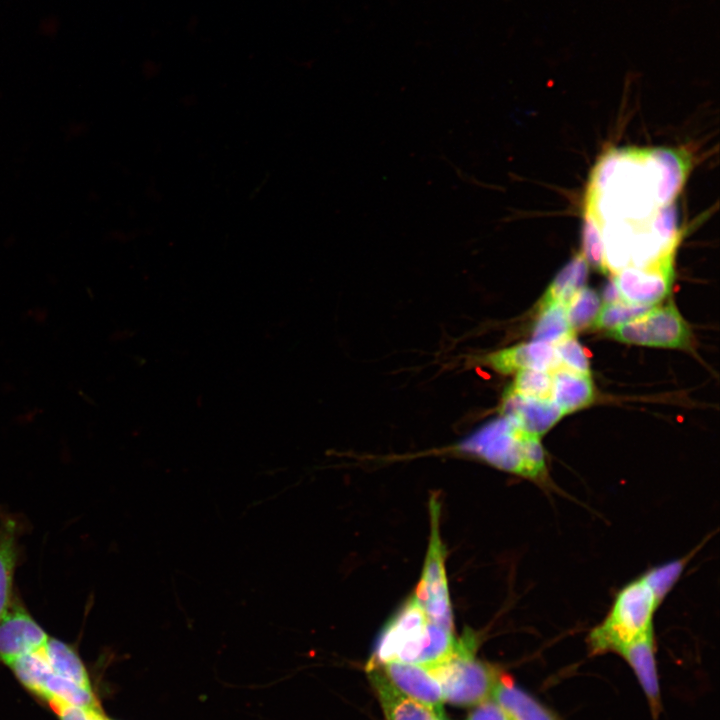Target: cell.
Listing matches in <instances>:
<instances>
[{"label": "cell", "mask_w": 720, "mask_h": 720, "mask_svg": "<svg viewBox=\"0 0 720 720\" xmlns=\"http://www.w3.org/2000/svg\"><path fill=\"white\" fill-rule=\"evenodd\" d=\"M455 643L454 632L432 622L411 595L379 633L367 667L393 661L429 667L446 658Z\"/></svg>", "instance_id": "cell-1"}, {"label": "cell", "mask_w": 720, "mask_h": 720, "mask_svg": "<svg viewBox=\"0 0 720 720\" xmlns=\"http://www.w3.org/2000/svg\"><path fill=\"white\" fill-rule=\"evenodd\" d=\"M661 599L647 574L626 585L616 595L606 618L589 633L591 653H618L652 634L653 615Z\"/></svg>", "instance_id": "cell-2"}, {"label": "cell", "mask_w": 720, "mask_h": 720, "mask_svg": "<svg viewBox=\"0 0 720 720\" xmlns=\"http://www.w3.org/2000/svg\"><path fill=\"white\" fill-rule=\"evenodd\" d=\"M460 449L501 469L544 481L545 457L539 438L522 433L506 417L483 426Z\"/></svg>", "instance_id": "cell-3"}, {"label": "cell", "mask_w": 720, "mask_h": 720, "mask_svg": "<svg viewBox=\"0 0 720 720\" xmlns=\"http://www.w3.org/2000/svg\"><path fill=\"white\" fill-rule=\"evenodd\" d=\"M476 638L466 632L456 640L452 652L440 662L425 667L439 682L444 700L456 706H476L492 697L503 675L475 657Z\"/></svg>", "instance_id": "cell-4"}, {"label": "cell", "mask_w": 720, "mask_h": 720, "mask_svg": "<svg viewBox=\"0 0 720 720\" xmlns=\"http://www.w3.org/2000/svg\"><path fill=\"white\" fill-rule=\"evenodd\" d=\"M431 535L421 579L415 598L428 618L439 626L454 632L452 607L445 572V548L439 530L440 503L436 496L430 499Z\"/></svg>", "instance_id": "cell-5"}, {"label": "cell", "mask_w": 720, "mask_h": 720, "mask_svg": "<svg viewBox=\"0 0 720 720\" xmlns=\"http://www.w3.org/2000/svg\"><path fill=\"white\" fill-rule=\"evenodd\" d=\"M607 336L628 344L687 349L691 332L673 303L656 305L647 313L607 332Z\"/></svg>", "instance_id": "cell-6"}, {"label": "cell", "mask_w": 720, "mask_h": 720, "mask_svg": "<svg viewBox=\"0 0 720 720\" xmlns=\"http://www.w3.org/2000/svg\"><path fill=\"white\" fill-rule=\"evenodd\" d=\"M49 637L15 596L0 619V662L8 666L24 655L41 650Z\"/></svg>", "instance_id": "cell-7"}, {"label": "cell", "mask_w": 720, "mask_h": 720, "mask_svg": "<svg viewBox=\"0 0 720 720\" xmlns=\"http://www.w3.org/2000/svg\"><path fill=\"white\" fill-rule=\"evenodd\" d=\"M673 261L647 267H626L612 275L623 301L658 305L672 289Z\"/></svg>", "instance_id": "cell-8"}, {"label": "cell", "mask_w": 720, "mask_h": 720, "mask_svg": "<svg viewBox=\"0 0 720 720\" xmlns=\"http://www.w3.org/2000/svg\"><path fill=\"white\" fill-rule=\"evenodd\" d=\"M373 667H379L397 689L444 720L442 688L425 667L396 661Z\"/></svg>", "instance_id": "cell-9"}, {"label": "cell", "mask_w": 720, "mask_h": 720, "mask_svg": "<svg viewBox=\"0 0 720 720\" xmlns=\"http://www.w3.org/2000/svg\"><path fill=\"white\" fill-rule=\"evenodd\" d=\"M501 412L522 433L537 438L564 415L552 400L524 397L509 390L504 393Z\"/></svg>", "instance_id": "cell-10"}, {"label": "cell", "mask_w": 720, "mask_h": 720, "mask_svg": "<svg viewBox=\"0 0 720 720\" xmlns=\"http://www.w3.org/2000/svg\"><path fill=\"white\" fill-rule=\"evenodd\" d=\"M487 362L504 374L524 369L553 371L561 366L553 345L539 341L519 344L492 353L487 357Z\"/></svg>", "instance_id": "cell-11"}, {"label": "cell", "mask_w": 720, "mask_h": 720, "mask_svg": "<svg viewBox=\"0 0 720 720\" xmlns=\"http://www.w3.org/2000/svg\"><path fill=\"white\" fill-rule=\"evenodd\" d=\"M654 653L653 633L618 652L634 671L656 718L661 711V695Z\"/></svg>", "instance_id": "cell-12"}, {"label": "cell", "mask_w": 720, "mask_h": 720, "mask_svg": "<svg viewBox=\"0 0 720 720\" xmlns=\"http://www.w3.org/2000/svg\"><path fill=\"white\" fill-rule=\"evenodd\" d=\"M367 672L386 720H440L428 708L397 689L379 667H368Z\"/></svg>", "instance_id": "cell-13"}, {"label": "cell", "mask_w": 720, "mask_h": 720, "mask_svg": "<svg viewBox=\"0 0 720 720\" xmlns=\"http://www.w3.org/2000/svg\"><path fill=\"white\" fill-rule=\"evenodd\" d=\"M657 167L656 200L659 207L672 204L679 195L691 168L687 151L675 148H652Z\"/></svg>", "instance_id": "cell-14"}, {"label": "cell", "mask_w": 720, "mask_h": 720, "mask_svg": "<svg viewBox=\"0 0 720 720\" xmlns=\"http://www.w3.org/2000/svg\"><path fill=\"white\" fill-rule=\"evenodd\" d=\"M21 524L16 517L0 514V619L15 597L14 575L19 558Z\"/></svg>", "instance_id": "cell-15"}, {"label": "cell", "mask_w": 720, "mask_h": 720, "mask_svg": "<svg viewBox=\"0 0 720 720\" xmlns=\"http://www.w3.org/2000/svg\"><path fill=\"white\" fill-rule=\"evenodd\" d=\"M551 374V400L564 415L593 402L594 388L590 376L573 372L563 366L554 369Z\"/></svg>", "instance_id": "cell-16"}, {"label": "cell", "mask_w": 720, "mask_h": 720, "mask_svg": "<svg viewBox=\"0 0 720 720\" xmlns=\"http://www.w3.org/2000/svg\"><path fill=\"white\" fill-rule=\"evenodd\" d=\"M492 699L503 708L510 720H558L551 711L505 675L498 680Z\"/></svg>", "instance_id": "cell-17"}, {"label": "cell", "mask_w": 720, "mask_h": 720, "mask_svg": "<svg viewBox=\"0 0 720 720\" xmlns=\"http://www.w3.org/2000/svg\"><path fill=\"white\" fill-rule=\"evenodd\" d=\"M44 654L54 674L83 687L92 688L88 670L71 644L49 637Z\"/></svg>", "instance_id": "cell-18"}, {"label": "cell", "mask_w": 720, "mask_h": 720, "mask_svg": "<svg viewBox=\"0 0 720 720\" xmlns=\"http://www.w3.org/2000/svg\"><path fill=\"white\" fill-rule=\"evenodd\" d=\"M589 265L583 255H575L554 277L539 305L559 302L567 305L587 281Z\"/></svg>", "instance_id": "cell-19"}, {"label": "cell", "mask_w": 720, "mask_h": 720, "mask_svg": "<svg viewBox=\"0 0 720 720\" xmlns=\"http://www.w3.org/2000/svg\"><path fill=\"white\" fill-rule=\"evenodd\" d=\"M574 334L568 322L565 304L552 302L538 305V314L532 331L533 341L554 344Z\"/></svg>", "instance_id": "cell-20"}, {"label": "cell", "mask_w": 720, "mask_h": 720, "mask_svg": "<svg viewBox=\"0 0 720 720\" xmlns=\"http://www.w3.org/2000/svg\"><path fill=\"white\" fill-rule=\"evenodd\" d=\"M8 666L26 689L41 698L45 682L53 673L44 648L22 656Z\"/></svg>", "instance_id": "cell-21"}, {"label": "cell", "mask_w": 720, "mask_h": 720, "mask_svg": "<svg viewBox=\"0 0 720 720\" xmlns=\"http://www.w3.org/2000/svg\"><path fill=\"white\" fill-rule=\"evenodd\" d=\"M42 699H55L76 706L101 708L92 688L83 687L52 673L45 682Z\"/></svg>", "instance_id": "cell-22"}, {"label": "cell", "mask_w": 720, "mask_h": 720, "mask_svg": "<svg viewBox=\"0 0 720 720\" xmlns=\"http://www.w3.org/2000/svg\"><path fill=\"white\" fill-rule=\"evenodd\" d=\"M601 309L599 294L588 287L579 290L566 305L568 322L574 332L592 327Z\"/></svg>", "instance_id": "cell-23"}, {"label": "cell", "mask_w": 720, "mask_h": 720, "mask_svg": "<svg viewBox=\"0 0 720 720\" xmlns=\"http://www.w3.org/2000/svg\"><path fill=\"white\" fill-rule=\"evenodd\" d=\"M507 390L524 397L551 400V371L537 369L518 371L512 385Z\"/></svg>", "instance_id": "cell-24"}, {"label": "cell", "mask_w": 720, "mask_h": 720, "mask_svg": "<svg viewBox=\"0 0 720 720\" xmlns=\"http://www.w3.org/2000/svg\"><path fill=\"white\" fill-rule=\"evenodd\" d=\"M653 307L654 306L633 304L626 301L605 303L601 307L592 327L611 330L647 313Z\"/></svg>", "instance_id": "cell-25"}, {"label": "cell", "mask_w": 720, "mask_h": 720, "mask_svg": "<svg viewBox=\"0 0 720 720\" xmlns=\"http://www.w3.org/2000/svg\"><path fill=\"white\" fill-rule=\"evenodd\" d=\"M581 254L588 265H591L594 269L602 273H607L604 262L601 226L587 212H584Z\"/></svg>", "instance_id": "cell-26"}, {"label": "cell", "mask_w": 720, "mask_h": 720, "mask_svg": "<svg viewBox=\"0 0 720 720\" xmlns=\"http://www.w3.org/2000/svg\"><path fill=\"white\" fill-rule=\"evenodd\" d=\"M553 347L561 366L582 375H591L589 359L574 335L557 341Z\"/></svg>", "instance_id": "cell-27"}, {"label": "cell", "mask_w": 720, "mask_h": 720, "mask_svg": "<svg viewBox=\"0 0 720 720\" xmlns=\"http://www.w3.org/2000/svg\"><path fill=\"white\" fill-rule=\"evenodd\" d=\"M59 720H105L101 708H89L67 704L55 699L47 701Z\"/></svg>", "instance_id": "cell-28"}, {"label": "cell", "mask_w": 720, "mask_h": 720, "mask_svg": "<svg viewBox=\"0 0 720 720\" xmlns=\"http://www.w3.org/2000/svg\"><path fill=\"white\" fill-rule=\"evenodd\" d=\"M466 720H510V718L496 701L488 699L474 706Z\"/></svg>", "instance_id": "cell-29"}, {"label": "cell", "mask_w": 720, "mask_h": 720, "mask_svg": "<svg viewBox=\"0 0 720 720\" xmlns=\"http://www.w3.org/2000/svg\"><path fill=\"white\" fill-rule=\"evenodd\" d=\"M602 298L605 303H613V302L623 301V299L619 293V290L612 278L605 285V287L603 289V293H602Z\"/></svg>", "instance_id": "cell-30"}, {"label": "cell", "mask_w": 720, "mask_h": 720, "mask_svg": "<svg viewBox=\"0 0 720 720\" xmlns=\"http://www.w3.org/2000/svg\"><path fill=\"white\" fill-rule=\"evenodd\" d=\"M105 720H114V719H110V718H108V717L106 716Z\"/></svg>", "instance_id": "cell-31"}]
</instances>
